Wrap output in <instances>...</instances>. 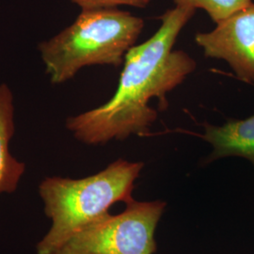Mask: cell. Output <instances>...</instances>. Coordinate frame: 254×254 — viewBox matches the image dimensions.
<instances>
[{
  "label": "cell",
  "mask_w": 254,
  "mask_h": 254,
  "mask_svg": "<svg viewBox=\"0 0 254 254\" xmlns=\"http://www.w3.org/2000/svg\"><path fill=\"white\" fill-rule=\"evenodd\" d=\"M195 42L206 58L225 61L239 79L254 83V3L196 33Z\"/></svg>",
  "instance_id": "obj_5"
},
{
  "label": "cell",
  "mask_w": 254,
  "mask_h": 254,
  "mask_svg": "<svg viewBox=\"0 0 254 254\" xmlns=\"http://www.w3.org/2000/svg\"><path fill=\"white\" fill-rule=\"evenodd\" d=\"M125 211L108 215L68 240L56 254H154L155 230L167 203L163 200L126 203Z\"/></svg>",
  "instance_id": "obj_4"
},
{
  "label": "cell",
  "mask_w": 254,
  "mask_h": 254,
  "mask_svg": "<svg viewBox=\"0 0 254 254\" xmlns=\"http://www.w3.org/2000/svg\"><path fill=\"white\" fill-rule=\"evenodd\" d=\"M144 25L143 19L118 8L82 10L72 25L38 45L49 80L63 84L87 66L120 67Z\"/></svg>",
  "instance_id": "obj_3"
},
{
  "label": "cell",
  "mask_w": 254,
  "mask_h": 254,
  "mask_svg": "<svg viewBox=\"0 0 254 254\" xmlns=\"http://www.w3.org/2000/svg\"><path fill=\"white\" fill-rule=\"evenodd\" d=\"M195 11L179 6L167 9L153 37L127 52L113 96L99 108L66 119L65 127L78 141L101 145L132 135H145L157 119V111L149 103L157 98L166 109V94L197 67L188 53L173 50L182 29Z\"/></svg>",
  "instance_id": "obj_1"
},
{
  "label": "cell",
  "mask_w": 254,
  "mask_h": 254,
  "mask_svg": "<svg viewBox=\"0 0 254 254\" xmlns=\"http://www.w3.org/2000/svg\"><path fill=\"white\" fill-rule=\"evenodd\" d=\"M202 138L213 147L205 163L223 157H241L254 168V115L244 120H230L223 126L205 124Z\"/></svg>",
  "instance_id": "obj_6"
},
{
  "label": "cell",
  "mask_w": 254,
  "mask_h": 254,
  "mask_svg": "<svg viewBox=\"0 0 254 254\" xmlns=\"http://www.w3.org/2000/svg\"><path fill=\"white\" fill-rule=\"evenodd\" d=\"M175 6L205 10L213 22H219L245 9L253 0H173Z\"/></svg>",
  "instance_id": "obj_8"
},
{
  "label": "cell",
  "mask_w": 254,
  "mask_h": 254,
  "mask_svg": "<svg viewBox=\"0 0 254 254\" xmlns=\"http://www.w3.org/2000/svg\"><path fill=\"white\" fill-rule=\"evenodd\" d=\"M15 134L14 95L7 83L0 84V194L14 193L26 164L15 158L9 144Z\"/></svg>",
  "instance_id": "obj_7"
},
{
  "label": "cell",
  "mask_w": 254,
  "mask_h": 254,
  "mask_svg": "<svg viewBox=\"0 0 254 254\" xmlns=\"http://www.w3.org/2000/svg\"><path fill=\"white\" fill-rule=\"evenodd\" d=\"M142 162L120 158L91 176L80 179L46 177L39 186L46 217L51 226L37 244V254H56L74 235L109 215L119 201L133 200L135 181Z\"/></svg>",
  "instance_id": "obj_2"
},
{
  "label": "cell",
  "mask_w": 254,
  "mask_h": 254,
  "mask_svg": "<svg viewBox=\"0 0 254 254\" xmlns=\"http://www.w3.org/2000/svg\"><path fill=\"white\" fill-rule=\"evenodd\" d=\"M82 10L85 9L117 8L118 6H130L134 8H146L151 0H70Z\"/></svg>",
  "instance_id": "obj_9"
}]
</instances>
